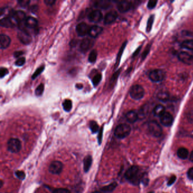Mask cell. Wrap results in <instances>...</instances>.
Wrapping results in <instances>:
<instances>
[{"label": "cell", "instance_id": "33", "mask_svg": "<svg viewBox=\"0 0 193 193\" xmlns=\"http://www.w3.org/2000/svg\"><path fill=\"white\" fill-rule=\"evenodd\" d=\"M44 86L43 83L40 84L39 86L37 87V88H36L35 95L36 96H42V94L44 92Z\"/></svg>", "mask_w": 193, "mask_h": 193}, {"label": "cell", "instance_id": "43", "mask_svg": "<svg viewBox=\"0 0 193 193\" xmlns=\"http://www.w3.org/2000/svg\"><path fill=\"white\" fill-rule=\"evenodd\" d=\"M30 1L27 0H20L18 1V3H19L20 7H26L29 4Z\"/></svg>", "mask_w": 193, "mask_h": 193}, {"label": "cell", "instance_id": "46", "mask_svg": "<svg viewBox=\"0 0 193 193\" xmlns=\"http://www.w3.org/2000/svg\"><path fill=\"white\" fill-rule=\"evenodd\" d=\"M187 118L189 122L193 123V110H191L190 112L188 113L187 115Z\"/></svg>", "mask_w": 193, "mask_h": 193}, {"label": "cell", "instance_id": "36", "mask_svg": "<svg viewBox=\"0 0 193 193\" xmlns=\"http://www.w3.org/2000/svg\"><path fill=\"white\" fill-rule=\"evenodd\" d=\"M15 174H16L17 178H18L21 180H23L26 177V174L25 173V172L22 171H16L15 172Z\"/></svg>", "mask_w": 193, "mask_h": 193}, {"label": "cell", "instance_id": "41", "mask_svg": "<svg viewBox=\"0 0 193 193\" xmlns=\"http://www.w3.org/2000/svg\"><path fill=\"white\" fill-rule=\"evenodd\" d=\"M52 193H70V191L66 189L60 188L55 189Z\"/></svg>", "mask_w": 193, "mask_h": 193}, {"label": "cell", "instance_id": "25", "mask_svg": "<svg viewBox=\"0 0 193 193\" xmlns=\"http://www.w3.org/2000/svg\"><path fill=\"white\" fill-rule=\"evenodd\" d=\"M117 186V183L116 182H114L110 183L108 185L103 187L101 189V190L105 193H110V192H112L113 191L116 189Z\"/></svg>", "mask_w": 193, "mask_h": 193}, {"label": "cell", "instance_id": "5", "mask_svg": "<svg viewBox=\"0 0 193 193\" xmlns=\"http://www.w3.org/2000/svg\"><path fill=\"white\" fill-rule=\"evenodd\" d=\"M17 38L25 45H29L32 42V37L26 29H20L17 33Z\"/></svg>", "mask_w": 193, "mask_h": 193}, {"label": "cell", "instance_id": "10", "mask_svg": "<svg viewBox=\"0 0 193 193\" xmlns=\"http://www.w3.org/2000/svg\"><path fill=\"white\" fill-rule=\"evenodd\" d=\"M88 19L91 22H99L103 19V14L99 10H92L88 14Z\"/></svg>", "mask_w": 193, "mask_h": 193}, {"label": "cell", "instance_id": "28", "mask_svg": "<svg viewBox=\"0 0 193 193\" xmlns=\"http://www.w3.org/2000/svg\"><path fill=\"white\" fill-rule=\"evenodd\" d=\"M62 106L65 111L70 112L72 108V101L69 99H66L62 103Z\"/></svg>", "mask_w": 193, "mask_h": 193}, {"label": "cell", "instance_id": "1", "mask_svg": "<svg viewBox=\"0 0 193 193\" xmlns=\"http://www.w3.org/2000/svg\"><path fill=\"white\" fill-rule=\"evenodd\" d=\"M125 177L130 183L137 185L141 181L142 176L139 173V168L137 166L133 165L126 172Z\"/></svg>", "mask_w": 193, "mask_h": 193}, {"label": "cell", "instance_id": "30", "mask_svg": "<svg viewBox=\"0 0 193 193\" xmlns=\"http://www.w3.org/2000/svg\"><path fill=\"white\" fill-rule=\"evenodd\" d=\"M97 56V53L96 50H92L91 52L90 55L88 56V61L91 63L93 64L96 61Z\"/></svg>", "mask_w": 193, "mask_h": 193}, {"label": "cell", "instance_id": "44", "mask_svg": "<svg viewBox=\"0 0 193 193\" xmlns=\"http://www.w3.org/2000/svg\"><path fill=\"white\" fill-rule=\"evenodd\" d=\"M141 181H142L143 183L145 185H148V177H147V174H145L144 175L142 176Z\"/></svg>", "mask_w": 193, "mask_h": 193}, {"label": "cell", "instance_id": "20", "mask_svg": "<svg viewBox=\"0 0 193 193\" xmlns=\"http://www.w3.org/2000/svg\"><path fill=\"white\" fill-rule=\"evenodd\" d=\"M103 29V28L101 27L96 26V25H93L90 27L89 32H88V35L90 36L91 38H95L99 35H100L102 32Z\"/></svg>", "mask_w": 193, "mask_h": 193}, {"label": "cell", "instance_id": "7", "mask_svg": "<svg viewBox=\"0 0 193 193\" xmlns=\"http://www.w3.org/2000/svg\"><path fill=\"white\" fill-rule=\"evenodd\" d=\"M18 26H22L26 19V14L22 10L13 11L10 15Z\"/></svg>", "mask_w": 193, "mask_h": 193}, {"label": "cell", "instance_id": "18", "mask_svg": "<svg viewBox=\"0 0 193 193\" xmlns=\"http://www.w3.org/2000/svg\"><path fill=\"white\" fill-rule=\"evenodd\" d=\"M118 17V14L115 11H111L109 13H106L104 16V23L105 25H109L114 22Z\"/></svg>", "mask_w": 193, "mask_h": 193}, {"label": "cell", "instance_id": "54", "mask_svg": "<svg viewBox=\"0 0 193 193\" xmlns=\"http://www.w3.org/2000/svg\"><path fill=\"white\" fill-rule=\"evenodd\" d=\"M154 193V192H152V191H151V192H149V193Z\"/></svg>", "mask_w": 193, "mask_h": 193}, {"label": "cell", "instance_id": "12", "mask_svg": "<svg viewBox=\"0 0 193 193\" xmlns=\"http://www.w3.org/2000/svg\"><path fill=\"white\" fill-rule=\"evenodd\" d=\"M90 27L85 23H80L76 26V32L78 35L79 36H84L88 34Z\"/></svg>", "mask_w": 193, "mask_h": 193}, {"label": "cell", "instance_id": "47", "mask_svg": "<svg viewBox=\"0 0 193 193\" xmlns=\"http://www.w3.org/2000/svg\"><path fill=\"white\" fill-rule=\"evenodd\" d=\"M187 177L190 180H193V167L191 168L187 172Z\"/></svg>", "mask_w": 193, "mask_h": 193}, {"label": "cell", "instance_id": "31", "mask_svg": "<svg viewBox=\"0 0 193 193\" xmlns=\"http://www.w3.org/2000/svg\"><path fill=\"white\" fill-rule=\"evenodd\" d=\"M101 78H102V75L100 73L96 74L93 77L92 79V84H93L94 87H96L100 83V81L101 80Z\"/></svg>", "mask_w": 193, "mask_h": 193}, {"label": "cell", "instance_id": "32", "mask_svg": "<svg viewBox=\"0 0 193 193\" xmlns=\"http://www.w3.org/2000/svg\"><path fill=\"white\" fill-rule=\"evenodd\" d=\"M90 128L92 133H96L98 132L99 127L96 121H91L90 123Z\"/></svg>", "mask_w": 193, "mask_h": 193}, {"label": "cell", "instance_id": "3", "mask_svg": "<svg viewBox=\"0 0 193 193\" xmlns=\"http://www.w3.org/2000/svg\"><path fill=\"white\" fill-rule=\"evenodd\" d=\"M145 95V90L143 88L139 85L133 86L130 90V95L133 99L140 100Z\"/></svg>", "mask_w": 193, "mask_h": 193}, {"label": "cell", "instance_id": "13", "mask_svg": "<svg viewBox=\"0 0 193 193\" xmlns=\"http://www.w3.org/2000/svg\"><path fill=\"white\" fill-rule=\"evenodd\" d=\"M178 58L182 62L185 64H193V56L186 52H181L178 55Z\"/></svg>", "mask_w": 193, "mask_h": 193}, {"label": "cell", "instance_id": "50", "mask_svg": "<svg viewBox=\"0 0 193 193\" xmlns=\"http://www.w3.org/2000/svg\"><path fill=\"white\" fill-rule=\"evenodd\" d=\"M23 54V52L22 51H16L14 53V56L16 57V58H18L20 57V56L21 55H22Z\"/></svg>", "mask_w": 193, "mask_h": 193}, {"label": "cell", "instance_id": "51", "mask_svg": "<svg viewBox=\"0 0 193 193\" xmlns=\"http://www.w3.org/2000/svg\"><path fill=\"white\" fill-rule=\"evenodd\" d=\"M190 160L191 161V162H193V151L191 152V154H190Z\"/></svg>", "mask_w": 193, "mask_h": 193}, {"label": "cell", "instance_id": "17", "mask_svg": "<svg viewBox=\"0 0 193 193\" xmlns=\"http://www.w3.org/2000/svg\"><path fill=\"white\" fill-rule=\"evenodd\" d=\"M23 25L29 29H35L38 27V21L32 16H28L26 18Z\"/></svg>", "mask_w": 193, "mask_h": 193}, {"label": "cell", "instance_id": "22", "mask_svg": "<svg viewBox=\"0 0 193 193\" xmlns=\"http://www.w3.org/2000/svg\"><path fill=\"white\" fill-rule=\"evenodd\" d=\"M92 163V158L91 155L86 156L83 160L84 171L85 172H88L90 169Z\"/></svg>", "mask_w": 193, "mask_h": 193}, {"label": "cell", "instance_id": "38", "mask_svg": "<svg viewBox=\"0 0 193 193\" xmlns=\"http://www.w3.org/2000/svg\"><path fill=\"white\" fill-rule=\"evenodd\" d=\"M158 3V1L156 0H150L148 1V4H147V7L148 9H152L153 8H154L156 7V4Z\"/></svg>", "mask_w": 193, "mask_h": 193}, {"label": "cell", "instance_id": "49", "mask_svg": "<svg viewBox=\"0 0 193 193\" xmlns=\"http://www.w3.org/2000/svg\"><path fill=\"white\" fill-rule=\"evenodd\" d=\"M102 136H103V128H101L100 130V132L99 133V135H98V141H99V145L101 144V142Z\"/></svg>", "mask_w": 193, "mask_h": 193}, {"label": "cell", "instance_id": "48", "mask_svg": "<svg viewBox=\"0 0 193 193\" xmlns=\"http://www.w3.org/2000/svg\"><path fill=\"white\" fill-rule=\"evenodd\" d=\"M44 2L48 6H52L56 3V1L54 0H45Z\"/></svg>", "mask_w": 193, "mask_h": 193}, {"label": "cell", "instance_id": "21", "mask_svg": "<svg viewBox=\"0 0 193 193\" xmlns=\"http://www.w3.org/2000/svg\"><path fill=\"white\" fill-rule=\"evenodd\" d=\"M138 114L133 110H130L126 114V119L130 123H134L138 120Z\"/></svg>", "mask_w": 193, "mask_h": 193}, {"label": "cell", "instance_id": "40", "mask_svg": "<svg viewBox=\"0 0 193 193\" xmlns=\"http://www.w3.org/2000/svg\"><path fill=\"white\" fill-rule=\"evenodd\" d=\"M8 73H9V71L7 68L2 67L0 69V77L1 78L4 77Z\"/></svg>", "mask_w": 193, "mask_h": 193}, {"label": "cell", "instance_id": "34", "mask_svg": "<svg viewBox=\"0 0 193 193\" xmlns=\"http://www.w3.org/2000/svg\"><path fill=\"white\" fill-rule=\"evenodd\" d=\"M44 68H45L44 66H40V67L38 68V69L36 70V71L34 72V73L32 75V77H31L32 79H35V78H36L39 76L40 74H41L42 72L44 71Z\"/></svg>", "mask_w": 193, "mask_h": 193}, {"label": "cell", "instance_id": "24", "mask_svg": "<svg viewBox=\"0 0 193 193\" xmlns=\"http://www.w3.org/2000/svg\"><path fill=\"white\" fill-rule=\"evenodd\" d=\"M189 151L184 147H181L177 150V156L181 159H186L188 157Z\"/></svg>", "mask_w": 193, "mask_h": 193}, {"label": "cell", "instance_id": "4", "mask_svg": "<svg viewBox=\"0 0 193 193\" xmlns=\"http://www.w3.org/2000/svg\"><path fill=\"white\" fill-rule=\"evenodd\" d=\"M149 132L155 137H159L162 134V129L158 122L152 121L148 124Z\"/></svg>", "mask_w": 193, "mask_h": 193}, {"label": "cell", "instance_id": "42", "mask_svg": "<svg viewBox=\"0 0 193 193\" xmlns=\"http://www.w3.org/2000/svg\"><path fill=\"white\" fill-rule=\"evenodd\" d=\"M125 44L122 45V47H121V49H120V51H119V54H118V55H117V61H116V64L117 65H119V60H120V58H121V55H122V52H123V49H124V48H125Z\"/></svg>", "mask_w": 193, "mask_h": 193}, {"label": "cell", "instance_id": "45", "mask_svg": "<svg viewBox=\"0 0 193 193\" xmlns=\"http://www.w3.org/2000/svg\"><path fill=\"white\" fill-rule=\"evenodd\" d=\"M176 180V176H172V177L169 178V181H168V186H171L173 184L174 182Z\"/></svg>", "mask_w": 193, "mask_h": 193}, {"label": "cell", "instance_id": "15", "mask_svg": "<svg viewBox=\"0 0 193 193\" xmlns=\"http://www.w3.org/2000/svg\"><path fill=\"white\" fill-rule=\"evenodd\" d=\"M132 7V4L130 1H119L117 3V7L119 12L121 13H126L131 9Z\"/></svg>", "mask_w": 193, "mask_h": 193}, {"label": "cell", "instance_id": "11", "mask_svg": "<svg viewBox=\"0 0 193 193\" xmlns=\"http://www.w3.org/2000/svg\"><path fill=\"white\" fill-rule=\"evenodd\" d=\"M0 25L6 28H12L15 26H18L16 22L10 16H5L3 18H1L0 20Z\"/></svg>", "mask_w": 193, "mask_h": 193}, {"label": "cell", "instance_id": "52", "mask_svg": "<svg viewBox=\"0 0 193 193\" xmlns=\"http://www.w3.org/2000/svg\"><path fill=\"white\" fill-rule=\"evenodd\" d=\"M76 87L78 88V89H81V88H82V85L81 84H78L76 85Z\"/></svg>", "mask_w": 193, "mask_h": 193}, {"label": "cell", "instance_id": "35", "mask_svg": "<svg viewBox=\"0 0 193 193\" xmlns=\"http://www.w3.org/2000/svg\"><path fill=\"white\" fill-rule=\"evenodd\" d=\"M154 20V16H152L149 18L148 22H147V29H146L147 32H150V31L151 30Z\"/></svg>", "mask_w": 193, "mask_h": 193}, {"label": "cell", "instance_id": "16", "mask_svg": "<svg viewBox=\"0 0 193 193\" xmlns=\"http://www.w3.org/2000/svg\"><path fill=\"white\" fill-rule=\"evenodd\" d=\"M93 44L94 42L91 39H83L79 45V49L82 52H86L93 47Z\"/></svg>", "mask_w": 193, "mask_h": 193}, {"label": "cell", "instance_id": "39", "mask_svg": "<svg viewBox=\"0 0 193 193\" xmlns=\"http://www.w3.org/2000/svg\"><path fill=\"white\" fill-rule=\"evenodd\" d=\"M119 71H117V72H116V73L114 74V75H113L112 78H111L110 82V86H113V83H114V82H116V80H117V77H119Z\"/></svg>", "mask_w": 193, "mask_h": 193}, {"label": "cell", "instance_id": "29", "mask_svg": "<svg viewBox=\"0 0 193 193\" xmlns=\"http://www.w3.org/2000/svg\"><path fill=\"white\" fill-rule=\"evenodd\" d=\"M158 98L161 101L166 102L169 98V95L167 92H160L158 93Z\"/></svg>", "mask_w": 193, "mask_h": 193}, {"label": "cell", "instance_id": "9", "mask_svg": "<svg viewBox=\"0 0 193 193\" xmlns=\"http://www.w3.org/2000/svg\"><path fill=\"white\" fill-rule=\"evenodd\" d=\"M63 169V164L61 161H55L52 162L49 167V171L53 174H59Z\"/></svg>", "mask_w": 193, "mask_h": 193}, {"label": "cell", "instance_id": "23", "mask_svg": "<svg viewBox=\"0 0 193 193\" xmlns=\"http://www.w3.org/2000/svg\"><path fill=\"white\" fill-rule=\"evenodd\" d=\"M93 6L97 8L106 9L110 7V3L108 1H99L94 2Z\"/></svg>", "mask_w": 193, "mask_h": 193}, {"label": "cell", "instance_id": "2", "mask_svg": "<svg viewBox=\"0 0 193 193\" xmlns=\"http://www.w3.org/2000/svg\"><path fill=\"white\" fill-rule=\"evenodd\" d=\"M131 132L130 126L126 124H120L116 127L114 131V135L117 138L123 139L127 137Z\"/></svg>", "mask_w": 193, "mask_h": 193}, {"label": "cell", "instance_id": "26", "mask_svg": "<svg viewBox=\"0 0 193 193\" xmlns=\"http://www.w3.org/2000/svg\"><path fill=\"white\" fill-rule=\"evenodd\" d=\"M165 112V108L163 105H158L157 106L155 107L154 110V114L155 116H160Z\"/></svg>", "mask_w": 193, "mask_h": 193}, {"label": "cell", "instance_id": "6", "mask_svg": "<svg viewBox=\"0 0 193 193\" xmlns=\"http://www.w3.org/2000/svg\"><path fill=\"white\" fill-rule=\"evenodd\" d=\"M22 148L21 142L18 139L11 138L7 143L8 150L11 153H17Z\"/></svg>", "mask_w": 193, "mask_h": 193}, {"label": "cell", "instance_id": "8", "mask_svg": "<svg viewBox=\"0 0 193 193\" xmlns=\"http://www.w3.org/2000/svg\"><path fill=\"white\" fill-rule=\"evenodd\" d=\"M165 77V73L161 70L156 69L151 71L149 74V78L152 82H159L163 81Z\"/></svg>", "mask_w": 193, "mask_h": 193}, {"label": "cell", "instance_id": "14", "mask_svg": "<svg viewBox=\"0 0 193 193\" xmlns=\"http://www.w3.org/2000/svg\"><path fill=\"white\" fill-rule=\"evenodd\" d=\"M160 122L163 125L170 126L173 122V117L169 112L164 113L160 117Z\"/></svg>", "mask_w": 193, "mask_h": 193}, {"label": "cell", "instance_id": "19", "mask_svg": "<svg viewBox=\"0 0 193 193\" xmlns=\"http://www.w3.org/2000/svg\"><path fill=\"white\" fill-rule=\"evenodd\" d=\"M11 39L10 37L5 35V34H1L0 35V47L1 49H7L10 44Z\"/></svg>", "mask_w": 193, "mask_h": 193}, {"label": "cell", "instance_id": "27", "mask_svg": "<svg viewBox=\"0 0 193 193\" xmlns=\"http://www.w3.org/2000/svg\"><path fill=\"white\" fill-rule=\"evenodd\" d=\"M181 47L188 50H193V40H188L182 43Z\"/></svg>", "mask_w": 193, "mask_h": 193}, {"label": "cell", "instance_id": "37", "mask_svg": "<svg viewBox=\"0 0 193 193\" xmlns=\"http://www.w3.org/2000/svg\"><path fill=\"white\" fill-rule=\"evenodd\" d=\"M26 62V59L25 57H21L18 58L15 62V65L17 66H22L23 65L25 64Z\"/></svg>", "mask_w": 193, "mask_h": 193}, {"label": "cell", "instance_id": "53", "mask_svg": "<svg viewBox=\"0 0 193 193\" xmlns=\"http://www.w3.org/2000/svg\"><path fill=\"white\" fill-rule=\"evenodd\" d=\"M101 193L100 191H94V192H93V193Z\"/></svg>", "mask_w": 193, "mask_h": 193}]
</instances>
